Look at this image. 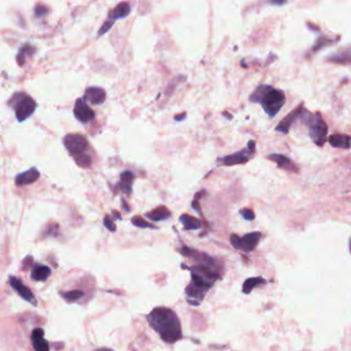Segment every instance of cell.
<instances>
[{
    "mask_svg": "<svg viewBox=\"0 0 351 351\" xmlns=\"http://www.w3.org/2000/svg\"><path fill=\"white\" fill-rule=\"evenodd\" d=\"M267 159L270 160L272 162H275L277 164V166L281 169L291 171V172H297L299 171L298 167L296 166V164L292 162L290 159H288L284 155H279V154H272L270 156H267Z\"/></svg>",
    "mask_w": 351,
    "mask_h": 351,
    "instance_id": "obj_13",
    "label": "cell"
},
{
    "mask_svg": "<svg viewBox=\"0 0 351 351\" xmlns=\"http://www.w3.org/2000/svg\"><path fill=\"white\" fill-rule=\"evenodd\" d=\"M240 214L244 217V219L246 220H253L255 218V214L251 209L248 208H243L240 210Z\"/></svg>",
    "mask_w": 351,
    "mask_h": 351,
    "instance_id": "obj_29",
    "label": "cell"
},
{
    "mask_svg": "<svg viewBox=\"0 0 351 351\" xmlns=\"http://www.w3.org/2000/svg\"><path fill=\"white\" fill-rule=\"evenodd\" d=\"M73 113L75 119L81 124H88L95 119V112L89 106L85 98H78L75 101Z\"/></svg>",
    "mask_w": 351,
    "mask_h": 351,
    "instance_id": "obj_8",
    "label": "cell"
},
{
    "mask_svg": "<svg viewBox=\"0 0 351 351\" xmlns=\"http://www.w3.org/2000/svg\"><path fill=\"white\" fill-rule=\"evenodd\" d=\"M85 100L94 105H100L106 99V93L99 87H90L85 92Z\"/></svg>",
    "mask_w": 351,
    "mask_h": 351,
    "instance_id": "obj_11",
    "label": "cell"
},
{
    "mask_svg": "<svg viewBox=\"0 0 351 351\" xmlns=\"http://www.w3.org/2000/svg\"><path fill=\"white\" fill-rule=\"evenodd\" d=\"M147 321L164 342L173 344L182 338L180 320L177 314L169 308L153 309L147 315Z\"/></svg>",
    "mask_w": 351,
    "mask_h": 351,
    "instance_id": "obj_1",
    "label": "cell"
},
{
    "mask_svg": "<svg viewBox=\"0 0 351 351\" xmlns=\"http://www.w3.org/2000/svg\"><path fill=\"white\" fill-rule=\"evenodd\" d=\"M184 119H185V113H183L182 116H175V118H174V120L176 122H180L181 120H184Z\"/></svg>",
    "mask_w": 351,
    "mask_h": 351,
    "instance_id": "obj_32",
    "label": "cell"
},
{
    "mask_svg": "<svg viewBox=\"0 0 351 351\" xmlns=\"http://www.w3.org/2000/svg\"><path fill=\"white\" fill-rule=\"evenodd\" d=\"M327 61L336 64H349L351 63V45L340 49L335 54L327 58Z\"/></svg>",
    "mask_w": 351,
    "mask_h": 351,
    "instance_id": "obj_15",
    "label": "cell"
},
{
    "mask_svg": "<svg viewBox=\"0 0 351 351\" xmlns=\"http://www.w3.org/2000/svg\"><path fill=\"white\" fill-rule=\"evenodd\" d=\"M43 335H44V332L42 329H39V327H37V329H34L32 332V335H31V340H36V339L43 338Z\"/></svg>",
    "mask_w": 351,
    "mask_h": 351,
    "instance_id": "obj_31",
    "label": "cell"
},
{
    "mask_svg": "<svg viewBox=\"0 0 351 351\" xmlns=\"http://www.w3.org/2000/svg\"><path fill=\"white\" fill-rule=\"evenodd\" d=\"M145 216L150 220L160 221L169 218L171 216V212L169 211V209L166 206H159L158 208L147 212Z\"/></svg>",
    "mask_w": 351,
    "mask_h": 351,
    "instance_id": "obj_19",
    "label": "cell"
},
{
    "mask_svg": "<svg viewBox=\"0 0 351 351\" xmlns=\"http://www.w3.org/2000/svg\"><path fill=\"white\" fill-rule=\"evenodd\" d=\"M75 163L79 167L83 168H90L92 166V158L90 155L84 153L81 155H78L76 157H73Z\"/></svg>",
    "mask_w": 351,
    "mask_h": 351,
    "instance_id": "obj_23",
    "label": "cell"
},
{
    "mask_svg": "<svg viewBox=\"0 0 351 351\" xmlns=\"http://www.w3.org/2000/svg\"><path fill=\"white\" fill-rule=\"evenodd\" d=\"M179 220H180V223L183 225V228L184 230H198V229H200L202 227V223H201V220L200 219H198L192 215H189V214H182L180 217H179Z\"/></svg>",
    "mask_w": 351,
    "mask_h": 351,
    "instance_id": "obj_20",
    "label": "cell"
},
{
    "mask_svg": "<svg viewBox=\"0 0 351 351\" xmlns=\"http://www.w3.org/2000/svg\"><path fill=\"white\" fill-rule=\"evenodd\" d=\"M95 351H113V350H111L109 348H100V349H96Z\"/></svg>",
    "mask_w": 351,
    "mask_h": 351,
    "instance_id": "obj_33",
    "label": "cell"
},
{
    "mask_svg": "<svg viewBox=\"0 0 351 351\" xmlns=\"http://www.w3.org/2000/svg\"><path fill=\"white\" fill-rule=\"evenodd\" d=\"M31 341L35 351H50V345L44 338L36 339V340H31Z\"/></svg>",
    "mask_w": 351,
    "mask_h": 351,
    "instance_id": "obj_25",
    "label": "cell"
},
{
    "mask_svg": "<svg viewBox=\"0 0 351 351\" xmlns=\"http://www.w3.org/2000/svg\"><path fill=\"white\" fill-rule=\"evenodd\" d=\"M61 296L68 302H75V301L79 300L80 298H83L85 296V292L83 290L75 289V290H71L68 292H61Z\"/></svg>",
    "mask_w": 351,
    "mask_h": 351,
    "instance_id": "obj_24",
    "label": "cell"
},
{
    "mask_svg": "<svg viewBox=\"0 0 351 351\" xmlns=\"http://www.w3.org/2000/svg\"><path fill=\"white\" fill-rule=\"evenodd\" d=\"M249 100L253 103H260L265 112L270 118H274L283 106L285 95L281 90L268 85H261L253 91Z\"/></svg>",
    "mask_w": 351,
    "mask_h": 351,
    "instance_id": "obj_2",
    "label": "cell"
},
{
    "mask_svg": "<svg viewBox=\"0 0 351 351\" xmlns=\"http://www.w3.org/2000/svg\"><path fill=\"white\" fill-rule=\"evenodd\" d=\"M112 25H113V22H111L109 20L105 22L102 25V27L100 28V30L98 31V37L102 36V35H104L105 33H107V31H109V29L112 27Z\"/></svg>",
    "mask_w": 351,
    "mask_h": 351,
    "instance_id": "obj_30",
    "label": "cell"
},
{
    "mask_svg": "<svg viewBox=\"0 0 351 351\" xmlns=\"http://www.w3.org/2000/svg\"><path fill=\"white\" fill-rule=\"evenodd\" d=\"M51 268L48 266L44 265H34L32 272H31V278L34 281H41L44 282L46 280L49 279V277L51 276Z\"/></svg>",
    "mask_w": 351,
    "mask_h": 351,
    "instance_id": "obj_17",
    "label": "cell"
},
{
    "mask_svg": "<svg viewBox=\"0 0 351 351\" xmlns=\"http://www.w3.org/2000/svg\"><path fill=\"white\" fill-rule=\"evenodd\" d=\"M300 118L308 126L309 135L313 140V142L318 146H322L326 141V135L327 131H329V127H327L326 123L323 121L320 113L313 114L304 108Z\"/></svg>",
    "mask_w": 351,
    "mask_h": 351,
    "instance_id": "obj_3",
    "label": "cell"
},
{
    "mask_svg": "<svg viewBox=\"0 0 351 351\" xmlns=\"http://www.w3.org/2000/svg\"><path fill=\"white\" fill-rule=\"evenodd\" d=\"M267 281L266 279L262 278V277H252V278H248L247 280H245L243 286H242V291L244 292L245 295H248L251 292V290H253L256 286L259 285H263L266 284Z\"/></svg>",
    "mask_w": 351,
    "mask_h": 351,
    "instance_id": "obj_21",
    "label": "cell"
},
{
    "mask_svg": "<svg viewBox=\"0 0 351 351\" xmlns=\"http://www.w3.org/2000/svg\"><path fill=\"white\" fill-rule=\"evenodd\" d=\"M103 224H104V227L106 228L108 231H110V232H115L116 231V226L114 225L113 220L111 219V217L109 215L104 216Z\"/></svg>",
    "mask_w": 351,
    "mask_h": 351,
    "instance_id": "obj_28",
    "label": "cell"
},
{
    "mask_svg": "<svg viewBox=\"0 0 351 351\" xmlns=\"http://www.w3.org/2000/svg\"><path fill=\"white\" fill-rule=\"evenodd\" d=\"M261 237L262 234L260 232L248 233L243 237H239L236 234H232L230 241L234 248L244 251H252L259 244Z\"/></svg>",
    "mask_w": 351,
    "mask_h": 351,
    "instance_id": "obj_5",
    "label": "cell"
},
{
    "mask_svg": "<svg viewBox=\"0 0 351 351\" xmlns=\"http://www.w3.org/2000/svg\"><path fill=\"white\" fill-rule=\"evenodd\" d=\"M9 284H10L11 287H13L16 290L17 294L23 300L27 301L28 303H30L31 305H33V306H37V301H36V299H35V297L33 296L30 288L23 284L19 278L15 277V276H10L9 277Z\"/></svg>",
    "mask_w": 351,
    "mask_h": 351,
    "instance_id": "obj_9",
    "label": "cell"
},
{
    "mask_svg": "<svg viewBox=\"0 0 351 351\" xmlns=\"http://www.w3.org/2000/svg\"><path fill=\"white\" fill-rule=\"evenodd\" d=\"M40 177V173L36 168H31L25 172H22L17 175L15 178V182L17 185H28L34 183Z\"/></svg>",
    "mask_w": 351,
    "mask_h": 351,
    "instance_id": "obj_12",
    "label": "cell"
},
{
    "mask_svg": "<svg viewBox=\"0 0 351 351\" xmlns=\"http://www.w3.org/2000/svg\"><path fill=\"white\" fill-rule=\"evenodd\" d=\"M329 142L334 147L348 149L351 147V137L345 134H334L330 136Z\"/></svg>",
    "mask_w": 351,
    "mask_h": 351,
    "instance_id": "obj_18",
    "label": "cell"
},
{
    "mask_svg": "<svg viewBox=\"0 0 351 351\" xmlns=\"http://www.w3.org/2000/svg\"><path fill=\"white\" fill-rule=\"evenodd\" d=\"M63 143L73 157L84 154L88 147V140L81 134H67L63 138Z\"/></svg>",
    "mask_w": 351,
    "mask_h": 351,
    "instance_id": "obj_6",
    "label": "cell"
},
{
    "mask_svg": "<svg viewBox=\"0 0 351 351\" xmlns=\"http://www.w3.org/2000/svg\"><path fill=\"white\" fill-rule=\"evenodd\" d=\"M303 109H304V107L302 106V105H299L296 109L290 111L284 119L280 121L279 125L276 127L275 130L280 133L287 134L289 132V129H290V126L292 125V123H294L298 118H300L301 116Z\"/></svg>",
    "mask_w": 351,
    "mask_h": 351,
    "instance_id": "obj_10",
    "label": "cell"
},
{
    "mask_svg": "<svg viewBox=\"0 0 351 351\" xmlns=\"http://www.w3.org/2000/svg\"><path fill=\"white\" fill-rule=\"evenodd\" d=\"M49 14V8L43 4H38L34 9V15L36 18H43Z\"/></svg>",
    "mask_w": 351,
    "mask_h": 351,
    "instance_id": "obj_27",
    "label": "cell"
},
{
    "mask_svg": "<svg viewBox=\"0 0 351 351\" xmlns=\"http://www.w3.org/2000/svg\"><path fill=\"white\" fill-rule=\"evenodd\" d=\"M131 223L137 227V228H140V229H156V227L154 225H151L149 223H147L146 220H144L142 217H140V216H134L132 219H131Z\"/></svg>",
    "mask_w": 351,
    "mask_h": 351,
    "instance_id": "obj_26",
    "label": "cell"
},
{
    "mask_svg": "<svg viewBox=\"0 0 351 351\" xmlns=\"http://www.w3.org/2000/svg\"><path fill=\"white\" fill-rule=\"evenodd\" d=\"M134 179H135V174L132 171L126 170L122 172L120 175V182L118 183L119 189L123 193L130 195L132 192V184Z\"/></svg>",
    "mask_w": 351,
    "mask_h": 351,
    "instance_id": "obj_16",
    "label": "cell"
},
{
    "mask_svg": "<svg viewBox=\"0 0 351 351\" xmlns=\"http://www.w3.org/2000/svg\"><path fill=\"white\" fill-rule=\"evenodd\" d=\"M350 251H351V240H350Z\"/></svg>",
    "mask_w": 351,
    "mask_h": 351,
    "instance_id": "obj_34",
    "label": "cell"
},
{
    "mask_svg": "<svg viewBox=\"0 0 351 351\" xmlns=\"http://www.w3.org/2000/svg\"><path fill=\"white\" fill-rule=\"evenodd\" d=\"M131 13V6L128 2H120L118 5H115L112 10L109 11L108 20L113 22L118 21L124 18H127Z\"/></svg>",
    "mask_w": 351,
    "mask_h": 351,
    "instance_id": "obj_14",
    "label": "cell"
},
{
    "mask_svg": "<svg viewBox=\"0 0 351 351\" xmlns=\"http://www.w3.org/2000/svg\"><path fill=\"white\" fill-rule=\"evenodd\" d=\"M255 153V149H252L250 147L243 148L239 151H236L232 155L226 156L224 158H219L218 162L223 164L224 166H233V165H238V164H245L247 163L252 156Z\"/></svg>",
    "mask_w": 351,
    "mask_h": 351,
    "instance_id": "obj_7",
    "label": "cell"
},
{
    "mask_svg": "<svg viewBox=\"0 0 351 351\" xmlns=\"http://www.w3.org/2000/svg\"><path fill=\"white\" fill-rule=\"evenodd\" d=\"M9 106L15 110L18 122L22 123L29 119L37 107L36 102L24 92H17L8 101Z\"/></svg>",
    "mask_w": 351,
    "mask_h": 351,
    "instance_id": "obj_4",
    "label": "cell"
},
{
    "mask_svg": "<svg viewBox=\"0 0 351 351\" xmlns=\"http://www.w3.org/2000/svg\"><path fill=\"white\" fill-rule=\"evenodd\" d=\"M35 53V48L32 46L30 43H25L20 49L18 55H17V62L20 66L24 65L26 62V59L28 57H31Z\"/></svg>",
    "mask_w": 351,
    "mask_h": 351,
    "instance_id": "obj_22",
    "label": "cell"
}]
</instances>
